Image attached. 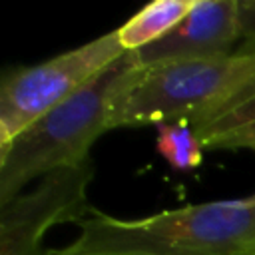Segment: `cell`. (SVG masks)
I'll list each match as a JSON object with an SVG mask.
<instances>
[{
  "label": "cell",
  "mask_w": 255,
  "mask_h": 255,
  "mask_svg": "<svg viewBox=\"0 0 255 255\" xmlns=\"http://www.w3.org/2000/svg\"><path fill=\"white\" fill-rule=\"evenodd\" d=\"M157 151L179 171L193 169L203 159V145L193 126L185 120L157 126Z\"/></svg>",
  "instance_id": "cell-9"
},
{
  "label": "cell",
  "mask_w": 255,
  "mask_h": 255,
  "mask_svg": "<svg viewBox=\"0 0 255 255\" xmlns=\"http://www.w3.org/2000/svg\"><path fill=\"white\" fill-rule=\"evenodd\" d=\"M249 126H255V76L231 98L195 122L193 129L203 149H207L215 139Z\"/></svg>",
  "instance_id": "cell-8"
},
{
  "label": "cell",
  "mask_w": 255,
  "mask_h": 255,
  "mask_svg": "<svg viewBox=\"0 0 255 255\" xmlns=\"http://www.w3.org/2000/svg\"><path fill=\"white\" fill-rule=\"evenodd\" d=\"M145 68L126 52L108 70L0 147V205L32 179L72 169L90 159L92 143L112 129L116 104L143 78Z\"/></svg>",
  "instance_id": "cell-2"
},
{
  "label": "cell",
  "mask_w": 255,
  "mask_h": 255,
  "mask_svg": "<svg viewBox=\"0 0 255 255\" xmlns=\"http://www.w3.org/2000/svg\"><path fill=\"white\" fill-rule=\"evenodd\" d=\"M195 0H155L135 12L118 36L126 52H137L167 36L193 8Z\"/></svg>",
  "instance_id": "cell-7"
},
{
  "label": "cell",
  "mask_w": 255,
  "mask_h": 255,
  "mask_svg": "<svg viewBox=\"0 0 255 255\" xmlns=\"http://www.w3.org/2000/svg\"><path fill=\"white\" fill-rule=\"evenodd\" d=\"M50 255H255V195L118 219L92 211Z\"/></svg>",
  "instance_id": "cell-1"
},
{
  "label": "cell",
  "mask_w": 255,
  "mask_h": 255,
  "mask_svg": "<svg viewBox=\"0 0 255 255\" xmlns=\"http://www.w3.org/2000/svg\"><path fill=\"white\" fill-rule=\"evenodd\" d=\"M255 76V42H241L229 56L167 62L145 68L139 84L112 112V129L185 120L191 126L231 98Z\"/></svg>",
  "instance_id": "cell-3"
},
{
  "label": "cell",
  "mask_w": 255,
  "mask_h": 255,
  "mask_svg": "<svg viewBox=\"0 0 255 255\" xmlns=\"http://www.w3.org/2000/svg\"><path fill=\"white\" fill-rule=\"evenodd\" d=\"M126 54L118 30L42 64L16 68L0 88V147Z\"/></svg>",
  "instance_id": "cell-4"
},
{
  "label": "cell",
  "mask_w": 255,
  "mask_h": 255,
  "mask_svg": "<svg viewBox=\"0 0 255 255\" xmlns=\"http://www.w3.org/2000/svg\"><path fill=\"white\" fill-rule=\"evenodd\" d=\"M94 175V165L86 163L48 173L28 191L0 205V255H50L42 247V237L56 223H80L94 207L86 197V187Z\"/></svg>",
  "instance_id": "cell-5"
},
{
  "label": "cell",
  "mask_w": 255,
  "mask_h": 255,
  "mask_svg": "<svg viewBox=\"0 0 255 255\" xmlns=\"http://www.w3.org/2000/svg\"><path fill=\"white\" fill-rule=\"evenodd\" d=\"M239 147H251L255 149V126L231 131L219 139H215L207 149H239Z\"/></svg>",
  "instance_id": "cell-10"
},
{
  "label": "cell",
  "mask_w": 255,
  "mask_h": 255,
  "mask_svg": "<svg viewBox=\"0 0 255 255\" xmlns=\"http://www.w3.org/2000/svg\"><path fill=\"white\" fill-rule=\"evenodd\" d=\"M243 38L237 0H195L187 16L155 44L133 52L135 62L151 68L167 62L229 56Z\"/></svg>",
  "instance_id": "cell-6"
}]
</instances>
